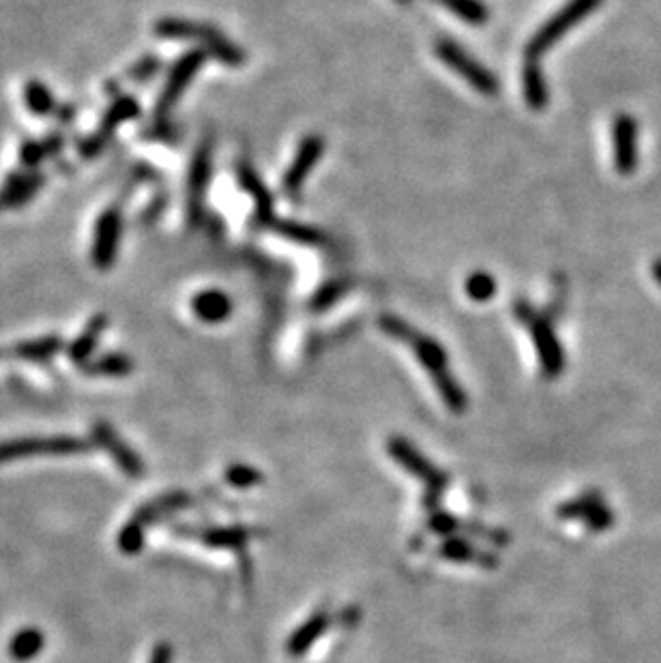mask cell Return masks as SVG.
Wrapping results in <instances>:
<instances>
[{
  "label": "cell",
  "mask_w": 661,
  "mask_h": 663,
  "mask_svg": "<svg viewBox=\"0 0 661 663\" xmlns=\"http://www.w3.org/2000/svg\"><path fill=\"white\" fill-rule=\"evenodd\" d=\"M601 0H570L559 14H554L526 45V61H539L556 42L565 37L567 31L578 26L584 17H589L599 7Z\"/></svg>",
  "instance_id": "cell-6"
},
{
  "label": "cell",
  "mask_w": 661,
  "mask_h": 663,
  "mask_svg": "<svg viewBox=\"0 0 661 663\" xmlns=\"http://www.w3.org/2000/svg\"><path fill=\"white\" fill-rule=\"evenodd\" d=\"M614 166L618 175H631L637 164V125L629 114H620L612 127Z\"/></svg>",
  "instance_id": "cell-16"
},
{
  "label": "cell",
  "mask_w": 661,
  "mask_h": 663,
  "mask_svg": "<svg viewBox=\"0 0 661 663\" xmlns=\"http://www.w3.org/2000/svg\"><path fill=\"white\" fill-rule=\"evenodd\" d=\"M522 84H524L526 103L532 109H543L548 106L546 78H543L541 67H539L537 61H526L524 69H522Z\"/></svg>",
  "instance_id": "cell-26"
},
{
  "label": "cell",
  "mask_w": 661,
  "mask_h": 663,
  "mask_svg": "<svg viewBox=\"0 0 661 663\" xmlns=\"http://www.w3.org/2000/svg\"><path fill=\"white\" fill-rule=\"evenodd\" d=\"M42 142H43V148H45V155H48V159H61V155L67 147V137H65V134H62V129L48 131Z\"/></svg>",
  "instance_id": "cell-40"
},
{
  "label": "cell",
  "mask_w": 661,
  "mask_h": 663,
  "mask_svg": "<svg viewBox=\"0 0 661 663\" xmlns=\"http://www.w3.org/2000/svg\"><path fill=\"white\" fill-rule=\"evenodd\" d=\"M434 3L443 5L446 11L473 26H481L490 20V9L481 0H434Z\"/></svg>",
  "instance_id": "cell-29"
},
{
  "label": "cell",
  "mask_w": 661,
  "mask_h": 663,
  "mask_svg": "<svg viewBox=\"0 0 661 663\" xmlns=\"http://www.w3.org/2000/svg\"><path fill=\"white\" fill-rule=\"evenodd\" d=\"M108 325H110V318L106 314L92 316V318L86 322L82 333H80L78 337L69 342V346H67L69 361L75 363V365H84V363H89L92 359V353L97 350V344H100V339L103 336V331L108 328Z\"/></svg>",
  "instance_id": "cell-18"
},
{
  "label": "cell",
  "mask_w": 661,
  "mask_h": 663,
  "mask_svg": "<svg viewBox=\"0 0 661 663\" xmlns=\"http://www.w3.org/2000/svg\"><path fill=\"white\" fill-rule=\"evenodd\" d=\"M174 533H177L178 537L200 539L202 544L208 547H216V550L239 552V556H243L245 545L258 535L256 530L247 526H213V528L177 526L174 528Z\"/></svg>",
  "instance_id": "cell-13"
},
{
  "label": "cell",
  "mask_w": 661,
  "mask_h": 663,
  "mask_svg": "<svg viewBox=\"0 0 661 663\" xmlns=\"http://www.w3.org/2000/svg\"><path fill=\"white\" fill-rule=\"evenodd\" d=\"M236 178H239V185L245 194L252 195L254 204H256V215H254V222L260 228H269V223L273 222V195H271L269 189L263 183V178L258 176V172L254 170L252 164L247 161H239L236 164Z\"/></svg>",
  "instance_id": "cell-15"
},
{
  "label": "cell",
  "mask_w": 661,
  "mask_h": 663,
  "mask_svg": "<svg viewBox=\"0 0 661 663\" xmlns=\"http://www.w3.org/2000/svg\"><path fill=\"white\" fill-rule=\"evenodd\" d=\"M153 33L155 37L168 39V42L200 43L206 54L216 56L217 61L230 67H241L247 59L239 45L224 37V33L217 26L206 24V22L185 20V17H161L153 24Z\"/></svg>",
  "instance_id": "cell-2"
},
{
  "label": "cell",
  "mask_w": 661,
  "mask_h": 663,
  "mask_svg": "<svg viewBox=\"0 0 661 663\" xmlns=\"http://www.w3.org/2000/svg\"><path fill=\"white\" fill-rule=\"evenodd\" d=\"M166 202H168L166 195H155V198L150 200L148 204L144 206V211L140 213V222L142 223L158 222V219L161 217V213H164V209H166Z\"/></svg>",
  "instance_id": "cell-41"
},
{
  "label": "cell",
  "mask_w": 661,
  "mask_h": 663,
  "mask_svg": "<svg viewBox=\"0 0 661 663\" xmlns=\"http://www.w3.org/2000/svg\"><path fill=\"white\" fill-rule=\"evenodd\" d=\"M103 90H106V95L112 97V99H116L119 95H123V93H120V86H119V82H116V80H112V82H106Z\"/></svg>",
  "instance_id": "cell-45"
},
{
  "label": "cell",
  "mask_w": 661,
  "mask_h": 663,
  "mask_svg": "<svg viewBox=\"0 0 661 663\" xmlns=\"http://www.w3.org/2000/svg\"><path fill=\"white\" fill-rule=\"evenodd\" d=\"M513 314L522 325L529 327L532 344H535L539 361H541L543 374L548 378H559L562 367H565V353H562L552 325L543 316H539L526 301L515 303Z\"/></svg>",
  "instance_id": "cell-5"
},
{
  "label": "cell",
  "mask_w": 661,
  "mask_h": 663,
  "mask_svg": "<svg viewBox=\"0 0 661 663\" xmlns=\"http://www.w3.org/2000/svg\"><path fill=\"white\" fill-rule=\"evenodd\" d=\"M330 625V614L327 610H316L314 614L307 619L303 625L299 627L292 636L288 638L286 642V650L290 657H303L307 650H310L314 644L321 639V636L327 631V627Z\"/></svg>",
  "instance_id": "cell-21"
},
{
  "label": "cell",
  "mask_w": 661,
  "mask_h": 663,
  "mask_svg": "<svg viewBox=\"0 0 661 663\" xmlns=\"http://www.w3.org/2000/svg\"><path fill=\"white\" fill-rule=\"evenodd\" d=\"M24 103L28 112L39 118L50 117V114L56 112L54 95H52V90L42 80H28L24 84Z\"/></svg>",
  "instance_id": "cell-28"
},
{
  "label": "cell",
  "mask_w": 661,
  "mask_h": 663,
  "mask_svg": "<svg viewBox=\"0 0 661 663\" xmlns=\"http://www.w3.org/2000/svg\"><path fill=\"white\" fill-rule=\"evenodd\" d=\"M194 505V496L187 492H168L161 494L158 498L144 503L140 509L133 513L138 522L144 524V526H150V524H158L166 517L174 516V513H181L183 509H189Z\"/></svg>",
  "instance_id": "cell-17"
},
{
  "label": "cell",
  "mask_w": 661,
  "mask_h": 663,
  "mask_svg": "<svg viewBox=\"0 0 661 663\" xmlns=\"http://www.w3.org/2000/svg\"><path fill=\"white\" fill-rule=\"evenodd\" d=\"M438 556L445 558V561L451 563H471V564H479V567L485 569H494L498 564V558L490 552L481 550L471 541L462 539V537H449L445 539L443 544L438 545Z\"/></svg>",
  "instance_id": "cell-19"
},
{
  "label": "cell",
  "mask_w": 661,
  "mask_h": 663,
  "mask_svg": "<svg viewBox=\"0 0 661 663\" xmlns=\"http://www.w3.org/2000/svg\"><path fill=\"white\" fill-rule=\"evenodd\" d=\"M48 176L39 170H24L17 168L11 175L5 176L0 185V211H15L26 206L34 195L42 192Z\"/></svg>",
  "instance_id": "cell-12"
},
{
  "label": "cell",
  "mask_w": 661,
  "mask_h": 663,
  "mask_svg": "<svg viewBox=\"0 0 661 663\" xmlns=\"http://www.w3.org/2000/svg\"><path fill=\"white\" fill-rule=\"evenodd\" d=\"M387 451L408 475H413L417 481H423V486H426V500H423L426 509H436L440 496L449 486V475L440 470L438 466H434L419 449L413 447V442L402 436L388 438Z\"/></svg>",
  "instance_id": "cell-3"
},
{
  "label": "cell",
  "mask_w": 661,
  "mask_h": 663,
  "mask_svg": "<svg viewBox=\"0 0 661 663\" xmlns=\"http://www.w3.org/2000/svg\"><path fill=\"white\" fill-rule=\"evenodd\" d=\"M181 127L174 125L172 120H155L153 123L142 127L140 129V140H147V142H161V144H177L181 142Z\"/></svg>",
  "instance_id": "cell-32"
},
{
  "label": "cell",
  "mask_w": 661,
  "mask_h": 663,
  "mask_svg": "<svg viewBox=\"0 0 661 663\" xmlns=\"http://www.w3.org/2000/svg\"><path fill=\"white\" fill-rule=\"evenodd\" d=\"M91 440L95 447L103 449V451L114 459L116 469L125 472L127 477L140 478L144 472H147L144 459L138 455V451H133L123 438H120L119 431H116L110 423H106V421H97V423L92 425Z\"/></svg>",
  "instance_id": "cell-11"
},
{
  "label": "cell",
  "mask_w": 661,
  "mask_h": 663,
  "mask_svg": "<svg viewBox=\"0 0 661 663\" xmlns=\"http://www.w3.org/2000/svg\"><path fill=\"white\" fill-rule=\"evenodd\" d=\"M133 178H138V181H144V183H158L161 176L150 164H136L133 166Z\"/></svg>",
  "instance_id": "cell-43"
},
{
  "label": "cell",
  "mask_w": 661,
  "mask_h": 663,
  "mask_svg": "<svg viewBox=\"0 0 661 663\" xmlns=\"http://www.w3.org/2000/svg\"><path fill=\"white\" fill-rule=\"evenodd\" d=\"M380 328L387 333V336L399 339L406 346L413 348V353L426 372L430 374V378L436 384L440 400L445 402V406L449 408L454 414H462L468 408V397L464 393L462 384L457 383L454 372L449 370V356H446L445 348L440 346L436 339L423 336V333L417 331L408 325V322L398 318V316H382L380 318Z\"/></svg>",
  "instance_id": "cell-1"
},
{
  "label": "cell",
  "mask_w": 661,
  "mask_h": 663,
  "mask_svg": "<svg viewBox=\"0 0 661 663\" xmlns=\"http://www.w3.org/2000/svg\"><path fill=\"white\" fill-rule=\"evenodd\" d=\"M436 54L446 67L454 69L457 76L466 80V82L471 84L477 93L492 97L498 93V89H501V84H498L494 73L481 65L479 61H474L473 56L462 48V45L451 42V39H440V42L436 43Z\"/></svg>",
  "instance_id": "cell-8"
},
{
  "label": "cell",
  "mask_w": 661,
  "mask_h": 663,
  "mask_svg": "<svg viewBox=\"0 0 661 663\" xmlns=\"http://www.w3.org/2000/svg\"><path fill=\"white\" fill-rule=\"evenodd\" d=\"M322 153H324V140L321 136L311 134L301 142L297 157H294L286 172V176H283V194H286L288 200L297 202L301 198V189H303L305 178L310 176L311 168L321 161Z\"/></svg>",
  "instance_id": "cell-14"
},
{
  "label": "cell",
  "mask_w": 661,
  "mask_h": 663,
  "mask_svg": "<svg viewBox=\"0 0 661 663\" xmlns=\"http://www.w3.org/2000/svg\"><path fill=\"white\" fill-rule=\"evenodd\" d=\"M86 378H125L136 370V363L125 353H106L92 356L89 363L80 365Z\"/></svg>",
  "instance_id": "cell-24"
},
{
  "label": "cell",
  "mask_w": 661,
  "mask_h": 663,
  "mask_svg": "<svg viewBox=\"0 0 661 663\" xmlns=\"http://www.w3.org/2000/svg\"><path fill=\"white\" fill-rule=\"evenodd\" d=\"M271 230H275L277 234H282L283 239L294 241V243L301 245H324V234L318 232L316 228L301 226L297 222H280V219H273L269 223Z\"/></svg>",
  "instance_id": "cell-30"
},
{
  "label": "cell",
  "mask_w": 661,
  "mask_h": 663,
  "mask_svg": "<svg viewBox=\"0 0 661 663\" xmlns=\"http://www.w3.org/2000/svg\"><path fill=\"white\" fill-rule=\"evenodd\" d=\"M211 175H213V144L211 140H205L198 148H196L187 176V219L191 226H194V223H200L202 215H205V195L208 183H211Z\"/></svg>",
  "instance_id": "cell-10"
},
{
  "label": "cell",
  "mask_w": 661,
  "mask_h": 663,
  "mask_svg": "<svg viewBox=\"0 0 661 663\" xmlns=\"http://www.w3.org/2000/svg\"><path fill=\"white\" fill-rule=\"evenodd\" d=\"M148 663H172V647L168 642L155 644Z\"/></svg>",
  "instance_id": "cell-44"
},
{
  "label": "cell",
  "mask_w": 661,
  "mask_h": 663,
  "mask_svg": "<svg viewBox=\"0 0 661 663\" xmlns=\"http://www.w3.org/2000/svg\"><path fill=\"white\" fill-rule=\"evenodd\" d=\"M17 159H20V168L31 170V172L39 170V166H42L43 161L48 159V155H45V148H43V142L34 140V137H26V140H22L20 153H17Z\"/></svg>",
  "instance_id": "cell-35"
},
{
  "label": "cell",
  "mask_w": 661,
  "mask_h": 663,
  "mask_svg": "<svg viewBox=\"0 0 661 663\" xmlns=\"http://www.w3.org/2000/svg\"><path fill=\"white\" fill-rule=\"evenodd\" d=\"M601 505H606L604 498H601V492H597V489H590V492H584V494L576 496V498L562 503L559 509H556V516H559L560 520H580V522H584L590 516V513L599 509Z\"/></svg>",
  "instance_id": "cell-27"
},
{
  "label": "cell",
  "mask_w": 661,
  "mask_h": 663,
  "mask_svg": "<svg viewBox=\"0 0 661 663\" xmlns=\"http://www.w3.org/2000/svg\"><path fill=\"white\" fill-rule=\"evenodd\" d=\"M91 449H95L92 440L69 434L11 438V440L0 442V464L34 458V455H80L89 453Z\"/></svg>",
  "instance_id": "cell-4"
},
{
  "label": "cell",
  "mask_w": 661,
  "mask_h": 663,
  "mask_svg": "<svg viewBox=\"0 0 661 663\" xmlns=\"http://www.w3.org/2000/svg\"><path fill=\"white\" fill-rule=\"evenodd\" d=\"M120 236H123V211H120V206H108L97 217L95 232H92V267L100 270H108L114 267L116 256H119Z\"/></svg>",
  "instance_id": "cell-9"
},
{
  "label": "cell",
  "mask_w": 661,
  "mask_h": 663,
  "mask_svg": "<svg viewBox=\"0 0 661 663\" xmlns=\"http://www.w3.org/2000/svg\"><path fill=\"white\" fill-rule=\"evenodd\" d=\"M614 522H617L614 511L608 505H601L599 509L590 513V516L582 524L587 526L589 533H601V530H608L610 526H614Z\"/></svg>",
  "instance_id": "cell-39"
},
{
  "label": "cell",
  "mask_w": 661,
  "mask_h": 663,
  "mask_svg": "<svg viewBox=\"0 0 661 663\" xmlns=\"http://www.w3.org/2000/svg\"><path fill=\"white\" fill-rule=\"evenodd\" d=\"M142 114V106L140 101L136 99L133 95H119L116 99L110 101V106L103 112L101 123L97 127V134H101L106 140H112L116 129L120 125L129 123V120H136Z\"/></svg>",
  "instance_id": "cell-20"
},
{
  "label": "cell",
  "mask_w": 661,
  "mask_h": 663,
  "mask_svg": "<svg viewBox=\"0 0 661 663\" xmlns=\"http://www.w3.org/2000/svg\"><path fill=\"white\" fill-rule=\"evenodd\" d=\"M45 647V636L37 627H24V630L15 631V636L9 639V655L14 661L26 663L42 655Z\"/></svg>",
  "instance_id": "cell-25"
},
{
  "label": "cell",
  "mask_w": 661,
  "mask_h": 663,
  "mask_svg": "<svg viewBox=\"0 0 661 663\" xmlns=\"http://www.w3.org/2000/svg\"><path fill=\"white\" fill-rule=\"evenodd\" d=\"M396 3L398 5H410V3H413V0H396Z\"/></svg>",
  "instance_id": "cell-47"
},
{
  "label": "cell",
  "mask_w": 661,
  "mask_h": 663,
  "mask_svg": "<svg viewBox=\"0 0 661 663\" xmlns=\"http://www.w3.org/2000/svg\"><path fill=\"white\" fill-rule=\"evenodd\" d=\"M65 348V339L62 336H56V333H50V336L26 339V342L15 344L11 348V356L17 361H28V363H48L54 359V356Z\"/></svg>",
  "instance_id": "cell-23"
},
{
  "label": "cell",
  "mask_w": 661,
  "mask_h": 663,
  "mask_svg": "<svg viewBox=\"0 0 661 663\" xmlns=\"http://www.w3.org/2000/svg\"><path fill=\"white\" fill-rule=\"evenodd\" d=\"M346 290H348L346 281H333V284H327L314 298H311V309L314 311L329 309L340 297H344Z\"/></svg>",
  "instance_id": "cell-37"
},
{
  "label": "cell",
  "mask_w": 661,
  "mask_h": 663,
  "mask_svg": "<svg viewBox=\"0 0 661 663\" xmlns=\"http://www.w3.org/2000/svg\"><path fill=\"white\" fill-rule=\"evenodd\" d=\"M54 118L58 127H72L75 123V118H78V106L69 101L61 103V106H56Z\"/></svg>",
  "instance_id": "cell-42"
},
{
  "label": "cell",
  "mask_w": 661,
  "mask_h": 663,
  "mask_svg": "<svg viewBox=\"0 0 661 663\" xmlns=\"http://www.w3.org/2000/svg\"><path fill=\"white\" fill-rule=\"evenodd\" d=\"M161 67H164V61H161L159 56L147 54V56H142V59H138L136 62H131L129 69L125 71V78L129 80V82L147 84L155 76H158V73L161 71Z\"/></svg>",
  "instance_id": "cell-34"
},
{
  "label": "cell",
  "mask_w": 661,
  "mask_h": 663,
  "mask_svg": "<svg viewBox=\"0 0 661 663\" xmlns=\"http://www.w3.org/2000/svg\"><path fill=\"white\" fill-rule=\"evenodd\" d=\"M191 311L206 325H219L232 314V301L222 290H202L191 298Z\"/></svg>",
  "instance_id": "cell-22"
},
{
  "label": "cell",
  "mask_w": 661,
  "mask_h": 663,
  "mask_svg": "<svg viewBox=\"0 0 661 663\" xmlns=\"http://www.w3.org/2000/svg\"><path fill=\"white\" fill-rule=\"evenodd\" d=\"M110 144V140H106L101 134H97V131H92V134L80 137L78 140V155L86 161H92L97 159L100 155L106 151V147Z\"/></svg>",
  "instance_id": "cell-38"
},
{
  "label": "cell",
  "mask_w": 661,
  "mask_h": 663,
  "mask_svg": "<svg viewBox=\"0 0 661 663\" xmlns=\"http://www.w3.org/2000/svg\"><path fill=\"white\" fill-rule=\"evenodd\" d=\"M144 539H147V526L131 517L129 522L120 528L119 537H116V544H119L120 554L125 556H136L144 550Z\"/></svg>",
  "instance_id": "cell-31"
},
{
  "label": "cell",
  "mask_w": 661,
  "mask_h": 663,
  "mask_svg": "<svg viewBox=\"0 0 661 663\" xmlns=\"http://www.w3.org/2000/svg\"><path fill=\"white\" fill-rule=\"evenodd\" d=\"M653 275H655V279H657L659 284H661V262H655L653 264Z\"/></svg>",
  "instance_id": "cell-46"
},
{
  "label": "cell",
  "mask_w": 661,
  "mask_h": 663,
  "mask_svg": "<svg viewBox=\"0 0 661 663\" xmlns=\"http://www.w3.org/2000/svg\"><path fill=\"white\" fill-rule=\"evenodd\" d=\"M206 56L208 54L205 50H189V52H185L181 59L174 61L170 71H168L164 89H161V93L158 95V101H155V108H153L155 120H164L170 117V112L178 103V99H181L185 90H187L191 80L198 76L202 65H205Z\"/></svg>",
  "instance_id": "cell-7"
},
{
  "label": "cell",
  "mask_w": 661,
  "mask_h": 663,
  "mask_svg": "<svg viewBox=\"0 0 661 663\" xmlns=\"http://www.w3.org/2000/svg\"><path fill=\"white\" fill-rule=\"evenodd\" d=\"M466 294L474 301H488L496 294V281L490 273H484V270H477L471 278L466 279Z\"/></svg>",
  "instance_id": "cell-36"
},
{
  "label": "cell",
  "mask_w": 661,
  "mask_h": 663,
  "mask_svg": "<svg viewBox=\"0 0 661 663\" xmlns=\"http://www.w3.org/2000/svg\"><path fill=\"white\" fill-rule=\"evenodd\" d=\"M224 478L230 483L232 488H239V489H249V488L260 486V483H264L263 472L247 464H230L224 472Z\"/></svg>",
  "instance_id": "cell-33"
}]
</instances>
